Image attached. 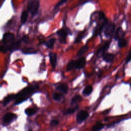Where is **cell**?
I'll return each mask as SVG.
<instances>
[{"label": "cell", "instance_id": "6da1fadb", "mask_svg": "<svg viewBox=\"0 0 131 131\" xmlns=\"http://www.w3.org/2000/svg\"><path fill=\"white\" fill-rule=\"evenodd\" d=\"M38 85L36 84L28 86L23 89L16 95H15L14 104H19L26 100L32 95H33L36 91V90L38 89Z\"/></svg>", "mask_w": 131, "mask_h": 131}, {"label": "cell", "instance_id": "7a4b0ae2", "mask_svg": "<svg viewBox=\"0 0 131 131\" xmlns=\"http://www.w3.org/2000/svg\"><path fill=\"white\" fill-rule=\"evenodd\" d=\"M39 2L38 0H32L29 2L28 6V12H30L32 16H35L38 11Z\"/></svg>", "mask_w": 131, "mask_h": 131}, {"label": "cell", "instance_id": "3957f363", "mask_svg": "<svg viewBox=\"0 0 131 131\" xmlns=\"http://www.w3.org/2000/svg\"><path fill=\"white\" fill-rule=\"evenodd\" d=\"M14 38L15 36L14 34L10 32L5 33L3 36L2 42L3 43V45L7 46L9 50V47L14 41Z\"/></svg>", "mask_w": 131, "mask_h": 131}, {"label": "cell", "instance_id": "277c9868", "mask_svg": "<svg viewBox=\"0 0 131 131\" xmlns=\"http://www.w3.org/2000/svg\"><path fill=\"white\" fill-rule=\"evenodd\" d=\"M69 32V30H67L66 29H60L57 31V34L59 37L60 43L63 44L67 43V37Z\"/></svg>", "mask_w": 131, "mask_h": 131}, {"label": "cell", "instance_id": "5b68a950", "mask_svg": "<svg viewBox=\"0 0 131 131\" xmlns=\"http://www.w3.org/2000/svg\"><path fill=\"white\" fill-rule=\"evenodd\" d=\"M115 25L113 23H108L104 28V33L106 37H110L115 32Z\"/></svg>", "mask_w": 131, "mask_h": 131}, {"label": "cell", "instance_id": "8992f818", "mask_svg": "<svg viewBox=\"0 0 131 131\" xmlns=\"http://www.w3.org/2000/svg\"><path fill=\"white\" fill-rule=\"evenodd\" d=\"M89 116V113L86 111L85 110H81L79 111L76 115V121L77 123L80 124L85 120Z\"/></svg>", "mask_w": 131, "mask_h": 131}, {"label": "cell", "instance_id": "52a82bcc", "mask_svg": "<svg viewBox=\"0 0 131 131\" xmlns=\"http://www.w3.org/2000/svg\"><path fill=\"white\" fill-rule=\"evenodd\" d=\"M107 23H108V21L106 18H105L104 19L102 20L101 23L98 24L95 28L94 30V35L96 36L99 34L101 33V32L104 29L105 26L107 25Z\"/></svg>", "mask_w": 131, "mask_h": 131}, {"label": "cell", "instance_id": "ba28073f", "mask_svg": "<svg viewBox=\"0 0 131 131\" xmlns=\"http://www.w3.org/2000/svg\"><path fill=\"white\" fill-rule=\"evenodd\" d=\"M17 118V115L13 113L8 112L6 113L3 117V122L7 124L12 122Z\"/></svg>", "mask_w": 131, "mask_h": 131}, {"label": "cell", "instance_id": "9c48e42d", "mask_svg": "<svg viewBox=\"0 0 131 131\" xmlns=\"http://www.w3.org/2000/svg\"><path fill=\"white\" fill-rule=\"evenodd\" d=\"M110 41H107L104 45H103L102 46H101L97 51V55L98 57L102 56L103 55L105 51L108 49V48L110 46Z\"/></svg>", "mask_w": 131, "mask_h": 131}, {"label": "cell", "instance_id": "30bf717a", "mask_svg": "<svg viewBox=\"0 0 131 131\" xmlns=\"http://www.w3.org/2000/svg\"><path fill=\"white\" fill-rule=\"evenodd\" d=\"M86 64V60L84 57H81L75 60V69H81L83 68Z\"/></svg>", "mask_w": 131, "mask_h": 131}, {"label": "cell", "instance_id": "8fae6325", "mask_svg": "<svg viewBox=\"0 0 131 131\" xmlns=\"http://www.w3.org/2000/svg\"><path fill=\"white\" fill-rule=\"evenodd\" d=\"M49 58L51 65L52 68L54 69L55 68L57 63V56L54 53H50L49 54Z\"/></svg>", "mask_w": 131, "mask_h": 131}, {"label": "cell", "instance_id": "7c38bea8", "mask_svg": "<svg viewBox=\"0 0 131 131\" xmlns=\"http://www.w3.org/2000/svg\"><path fill=\"white\" fill-rule=\"evenodd\" d=\"M103 59L106 62H112L114 58V55L112 53H107L102 56Z\"/></svg>", "mask_w": 131, "mask_h": 131}, {"label": "cell", "instance_id": "4fadbf2b", "mask_svg": "<svg viewBox=\"0 0 131 131\" xmlns=\"http://www.w3.org/2000/svg\"><path fill=\"white\" fill-rule=\"evenodd\" d=\"M124 34V33L123 32L122 28L121 27H119L117 29L115 32L114 38L116 40H118L121 38H123Z\"/></svg>", "mask_w": 131, "mask_h": 131}, {"label": "cell", "instance_id": "5bb4252c", "mask_svg": "<svg viewBox=\"0 0 131 131\" xmlns=\"http://www.w3.org/2000/svg\"><path fill=\"white\" fill-rule=\"evenodd\" d=\"M56 89L63 93L67 94L68 91V86L66 84H61L57 86Z\"/></svg>", "mask_w": 131, "mask_h": 131}, {"label": "cell", "instance_id": "9a60e30c", "mask_svg": "<svg viewBox=\"0 0 131 131\" xmlns=\"http://www.w3.org/2000/svg\"><path fill=\"white\" fill-rule=\"evenodd\" d=\"M14 98H15V95H14V94L9 95L7 96H6V97H5V98L3 101L4 105L5 106L7 104H8L9 103V102H10L12 100L14 99Z\"/></svg>", "mask_w": 131, "mask_h": 131}, {"label": "cell", "instance_id": "2e32d148", "mask_svg": "<svg viewBox=\"0 0 131 131\" xmlns=\"http://www.w3.org/2000/svg\"><path fill=\"white\" fill-rule=\"evenodd\" d=\"M78 108V105H76L75 106L72 108H69L63 112V115H67L72 114L74 113Z\"/></svg>", "mask_w": 131, "mask_h": 131}, {"label": "cell", "instance_id": "e0dca14e", "mask_svg": "<svg viewBox=\"0 0 131 131\" xmlns=\"http://www.w3.org/2000/svg\"><path fill=\"white\" fill-rule=\"evenodd\" d=\"M104 127V125L100 122H97L92 127L91 131H99Z\"/></svg>", "mask_w": 131, "mask_h": 131}, {"label": "cell", "instance_id": "ac0fdd59", "mask_svg": "<svg viewBox=\"0 0 131 131\" xmlns=\"http://www.w3.org/2000/svg\"><path fill=\"white\" fill-rule=\"evenodd\" d=\"M28 16V12L27 11H23L21 13L20 16V21L21 24H24L26 23L27 18Z\"/></svg>", "mask_w": 131, "mask_h": 131}, {"label": "cell", "instance_id": "d6986e66", "mask_svg": "<svg viewBox=\"0 0 131 131\" xmlns=\"http://www.w3.org/2000/svg\"><path fill=\"white\" fill-rule=\"evenodd\" d=\"M93 91V88L91 85H88L87 86H86L84 89L83 90L82 92V94L84 95H86L88 96L89 95H90L91 94V93Z\"/></svg>", "mask_w": 131, "mask_h": 131}, {"label": "cell", "instance_id": "ffe728a7", "mask_svg": "<svg viewBox=\"0 0 131 131\" xmlns=\"http://www.w3.org/2000/svg\"><path fill=\"white\" fill-rule=\"evenodd\" d=\"M55 38H52L50 39L49 40H48L47 41H46L45 43V46L48 47L49 49H52L53 47H54V45L55 44Z\"/></svg>", "mask_w": 131, "mask_h": 131}, {"label": "cell", "instance_id": "44dd1931", "mask_svg": "<svg viewBox=\"0 0 131 131\" xmlns=\"http://www.w3.org/2000/svg\"><path fill=\"white\" fill-rule=\"evenodd\" d=\"M88 49H89V47L88 46L85 45V46H83L78 51V52L77 53V55L78 56H81L83 54H84L86 52H87Z\"/></svg>", "mask_w": 131, "mask_h": 131}, {"label": "cell", "instance_id": "7402d4cb", "mask_svg": "<svg viewBox=\"0 0 131 131\" xmlns=\"http://www.w3.org/2000/svg\"><path fill=\"white\" fill-rule=\"evenodd\" d=\"M75 69V60H72L68 64L67 67V71H71Z\"/></svg>", "mask_w": 131, "mask_h": 131}, {"label": "cell", "instance_id": "603a6c76", "mask_svg": "<svg viewBox=\"0 0 131 131\" xmlns=\"http://www.w3.org/2000/svg\"><path fill=\"white\" fill-rule=\"evenodd\" d=\"M127 45V41L124 38H121L118 39V46L120 48L124 47Z\"/></svg>", "mask_w": 131, "mask_h": 131}, {"label": "cell", "instance_id": "cb8c5ba5", "mask_svg": "<svg viewBox=\"0 0 131 131\" xmlns=\"http://www.w3.org/2000/svg\"><path fill=\"white\" fill-rule=\"evenodd\" d=\"M25 112L27 115L30 116L35 114L36 112V110L34 108H28L25 110Z\"/></svg>", "mask_w": 131, "mask_h": 131}, {"label": "cell", "instance_id": "d4e9b609", "mask_svg": "<svg viewBox=\"0 0 131 131\" xmlns=\"http://www.w3.org/2000/svg\"><path fill=\"white\" fill-rule=\"evenodd\" d=\"M82 98L80 95H75L72 99L71 104H75V103H77L78 102H80V101L82 100Z\"/></svg>", "mask_w": 131, "mask_h": 131}, {"label": "cell", "instance_id": "484cf974", "mask_svg": "<svg viewBox=\"0 0 131 131\" xmlns=\"http://www.w3.org/2000/svg\"><path fill=\"white\" fill-rule=\"evenodd\" d=\"M62 96H63L61 94L57 93H54L53 94V98L55 100L58 101V100H60L62 98Z\"/></svg>", "mask_w": 131, "mask_h": 131}, {"label": "cell", "instance_id": "4316f807", "mask_svg": "<svg viewBox=\"0 0 131 131\" xmlns=\"http://www.w3.org/2000/svg\"><path fill=\"white\" fill-rule=\"evenodd\" d=\"M23 52L25 54H32L36 52V51L34 50L32 48H27L23 50Z\"/></svg>", "mask_w": 131, "mask_h": 131}, {"label": "cell", "instance_id": "83f0119b", "mask_svg": "<svg viewBox=\"0 0 131 131\" xmlns=\"http://www.w3.org/2000/svg\"><path fill=\"white\" fill-rule=\"evenodd\" d=\"M69 0H60L59 1L55 6L54 7V9H57L58 8H59V7L61 6L62 5H63L64 4H65L66 2H67Z\"/></svg>", "mask_w": 131, "mask_h": 131}, {"label": "cell", "instance_id": "f1b7e54d", "mask_svg": "<svg viewBox=\"0 0 131 131\" xmlns=\"http://www.w3.org/2000/svg\"><path fill=\"white\" fill-rule=\"evenodd\" d=\"M84 33H85V31L82 32L81 34H79V35L76 37L75 42H79L81 40V39L83 38V37L84 36V34H85Z\"/></svg>", "mask_w": 131, "mask_h": 131}, {"label": "cell", "instance_id": "f546056e", "mask_svg": "<svg viewBox=\"0 0 131 131\" xmlns=\"http://www.w3.org/2000/svg\"><path fill=\"white\" fill-rule=\"evenodd\" d=\"M8 51H9L8 49L6 46L5 45L0 46V52H2L3 53H6Z\"/></svg>", "mask_w": 131, "mask_h": 131}, {"label": "cell", "instance_id": "4dcf8cb0", "mask_svg": "<svg viewBox=\"0 0 131 131\" xmlns=\"http://www.w3.org/2000/svg\"><path fill=\"white\" fill-rule=\"evenodd\" d=\"M58 123H59V121L57 120H53L51 122V125L53 126L57 125L58 124Z\"/></svg>", "mask_w": 131, "mask_h": 131}, {"label": "cell", "instance_id": "1f68e13d", "mask_svg": "<svg viewBox=\"0 0 131 131\" xmlns=\"http://www.w3.org/2000/svg\"><path fill=\"white\" fill-rule=\"evenodd\" d=\"M22 41L23 42H24L25 43H27L28 42V41H29V37L28 36H27V35L24 36L23 38H22Z\"/></svg>", "mask_w": 131, "mask_h": 131}, {"label": "cell", "instance_id": "d6a6232c", "mask_svg": "<svg viewBox=\"0 0 131 131\" xmlns=\"http://www.w3.org/2000/svg\"><path fill=\"white\" fill-rule=\"evenodd\" d=\"M90 1H91V0H79V3L80 5H83L85 3H86L89 2H90Z\"/></svg>", "mask_w": 131, "mask_h": 131}, {"label": "cell", "instance_id": "836d02e7", "mask_svg": "<svg viewBox=\"0 0 131 131\" xmlns=\"http://www.w3.org/2000/svg\"><path fill=\"white\" fill-rule=\"evenodd\" d=\"M130 56H131V54H130V52H129L127 56V58L126 59V62H128L130 60Z\"/></svg>", "mask_w": 131, "mask_h": 131}]
</instances>
